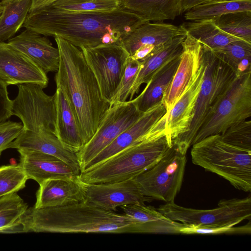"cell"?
Instances as JSON below:
<instances>
[{
	"label": "cell",
	"instance_id": "obj_24",
	"mask_svg": "<svg viewBox=\"0 0 251 251\" xmlns=\"http://www.w3.org/2000/svg\"><path fill=\"white\" fill-rule=\"evenodd\" d=\"M186 35H179L159 46L141 61V67L129 93V100L138 93L141 86L147 84L152 75L165 64L180 55L182 42Z\"/></svg>",
	"mask_w": 251,
	"mask_h": 251
},
{
	"label": "cell",
	"instance_id": "obj_21",
	"mask_svg": "<svg viewBox=\"0 0 251 251\" xmlns=\"http://www.w3.org/2000/svg\"><path fill=\"white\" fill-rule=\"evenodd\" d=\"M35 208L61 206L85 201L82 182L78 178H56L39 184Z\"/></svg>",
	"mask_w": 251,
	"mask_h": 251
},
{
	"label": "cell",
	"instance_id": "obj_44",
	"mask_svg": "<svg viewBox=\"0 0 251 251\" xmlns=\"http://www.w3.org/2000/svg\"><path fill=\"white\" fill-rule=\"evenodd\" d=\"M2 9H3V6H2V5L1 4V3L0 2V14L1 13V12L2 11Z\"/></svg>",
	"mask_w": 251,
	"mask_h": 251
},
{
	"label": "cell",
	"instance_id": "obj_43",
	"mask_svg": "<svg viewBox=\"0 0 251 251\" xmlns=\"http://www.w3.org/2000/svg\"><path fill=\"white\" fill-rule=\"evenodd\" d=\"M58 0H32L30 10L49 5Z\"/></svg>",
	"mask_w": 251,
	"mask_h": 251
},
{
	"label": "cell",
	"instance_id": "obj_8",
	"mask_svg": "<svg viewBox=\"0 0 251 251\" xmlns=\"http://www.w3.org/2000/svg\"><path fill=\"white\" fill-rule=\"evenodd\" d=\"M157 209L170 219L185 225L235 226L244 220H251V198L222 200L218 207L211 209L186 208L176 204L174 201L160 205Z\"/></svg>",
	"mask_w": 251,
	"mask_h": 251
},
{
	"label": "cell",
	"instance_id": "obj_1",
	"mask_svg": "<svg viewBox=\"0 0 251 251\" xmlns=\"http://www.w3.org/2000/svg\"><path fill=\"white\" fill-rule=\"evenodd\" d=\"M148 21L118 8L111 11L70 12L50 5L30 10L23 26L45 36H58L79 48L118 42Z\"/></svg>",
	"mask_w": 251,
	"mask_h": 251
},
{
	"label": "cell",
	"instance_id": "obj_32",
	"mask_svg": "<svg viewBox=\"0 0 251 251\" xmlns=\"http://www.w3.org/2000/svg\"><path fill=\"white\" fill-rule=\"evenodd\" d=\"M213 21L225 32L251 43V11L226 13Z\"/></svg>",
	"mask_w": 251,
	"mask_h": 251
},
{
	"label": "cell",
	"instance_id": "obj_36",
	"mask_svg": "<svg viewBox=\"0 0 251 251\" xmlns=\"http://www.w3.org/2000/svg\"><path fill=\"white\" fill-rule=\"evenodd\" d=\"M222 139L232 146L251 151V121L247 120L234 124L221 134Z\"/></svg>",
	"mask_w": 251,
	"mask_h": 251
},
{
	"label": "cell",
	"instance_id": "obj_19",
	"mask_svg": "<svg viewBox=\"0 0 251 251\" xmlns=\"http://www.w3.org/2000/svg\"><path fill=\"white\" fill-rule=\"evenodd\" d=\"M42 35L25 29L7 43L28 57L45 73L56 72L59 66V50L52 46L46 36Z\"/></svg>",
	"mask_w": 251,
	"mask_h": 251
},
{
	"label": "cell",
	"instance_id": "obj_34",
	"mask_svg": "<svg viewBox=\"0 0 251 251\" xmlns=\"http://www.w3.org/2000/svg\"><path fill=\"white\" fill-rule=\"evenodd\" d=\"M211 51L236 72L239 63L242 60L251 57V43L238 40Z\"/></svg>",
	"mask_w": 251,
	"mask_h": 251
},
{
	"label": "cell",
	"instance_id": "obj_40",
	"mask_svg": "<svg viewBox=\"0 0 251 251\" xmlns=\"http://www.w3.org/2000/svg\"><path fill=\"white\" fill-rule=\"evenodd\" d=\"M11 104L7 85L0 80V123L8 120L12 116Z\"/></svg>",
	"mask_w": 251,
	"mask_h": 251
},
{
	"label": "cell",
	"instance_id": "obj_35",
	"mask_svg": "<svg viewBox=\"0 0 251 251\" xmlns=\"http://www.w3.org/2000/svg\"><path fill=\"white\" fill-rule=\"evenodd\" d=\"M27 179L20 164L0 167V197L24 188Z\"/></svg>",
	"mask_w": 251,
	"mask_h": 251
},
{
	"label": "cell",
	"instance_id": "obj_12",
	"mask_svg": "<svg viewBox=\"0 0 251 251\" xmlns=\"http://www.w3.org/2000/svg\"><path fill=\"white\" fill-rule=\"evenodd\" d=\"M143 113L138 111L132 100L111 105L93 137L78 152L80 172Z\"/></svg>",
	"mask_w": 251,
	"mask_h": 251
},
{
	"label": "cell",
	"instance_id": "obj_33",
	"mask_svg": "<svg viewBox=\"0 0 251 251\" xmlns=\"http://www.w3.org/2000/svg\"><path fill=\"white\" fill-rule=\"evenodd\" d=\"M70 12L111 11L120 7L119 0H58L49 5Z\"/></svg>",
	"mask_w": 251,
	"mask_h": 251
},
{
	"label": "cell",
	"instance_id": "obj_17",
	"mask_svg": "<svg viewBox=\"0 0 251 251\" xmlns=\"http://www.w3.org/2000/svg\"><path fill=\"white\" fill-rule=\"evenodd\" d=\"M9 148L40 151L61 159L75 170L81 172L78 152L66 148L56 135L46 129L37 131L23 130L11 143Z\"/></svg>",
	"mask_w": 251,
	"mask_h": 251
},
{
	"label": "cell",
	"instance_id": "obj_6",
	"mask_svg": "<svg viewBox=\"0 0 251 251\" xmlns=\"http://www.w3.org/2000/svg\"><path fill=\"white\" fill-rule=\"evenodd\" d=\"M203 51L204 75L189 130L174 141L186 154L211 108L237 75L235 71L212 51Z\"/></svg>",
	"mask_w": 251,
	"mask_h": 251
},
{
	"label": "cell",
	"instance_id": "obj_41",
	"mask_svg": "<svg viewBox=\"0 0 251 251\" xmlns=\"http://www.w3.org/2000/svg\"><path fill=\"white\" fill-rule=\"evenodd\" d=\"M152 45H144L139 48L132 55L131 57L136 60L141 61L149 55L154 49Z\"/></svg>",
	"mask_w": 251,
	"mask_h": 251
},
{
	"label": "cell",
	"instance_id": "obj_3",
	"mask_svg": "<svg viewBox=\"0 0 251 251\" xmlns=\"http://www.w3.org/2000/svg\"><path fill=\"white\" fill-rule=\"evenodd\" d=\"M135 224L125 214L98 208L85 201L61 206L27 208L22 231L51 233H128Z\"/></svg>",
	"mask_w": 251,
	"mask_h": 251
},
{
	"label": "cell",
	"instance_id": "obj_39",
	"mask_svg": "<svg viewBox=\"0 0 251 251\" xmlns=\"http://www.w3.org/2000/svg\"><path fill=\"white\" fill-rule=\"evenodd\" d=\"M23 129L21 123L6 120L0 123V156L19 135Z\"/></svg>",
	"mask_w": 251,
	"mask_h": 251
},
{
	"label": "cell",
	"instance_id": "obj_22",
	"mask_svg": "<svg viewBox=\"0 0 251 251\" xmlns=\"http://www.w3.org/2000/svg\"><path fill=\"white\" fill-rule=\"evenodd\" d=\"M120 207L135 224L129 228L128 233L180 234V228L185 225L170 219L156 208L145 203L128 204Z\"/></svg>",
	"mask_w": 251,
	"mask_h": 251
},
{
	"label": "cell",
	"instance_id": "obj_15",
	"mask_svg": "<svg viewBox=\"0 0 251 251\" xmlns=\"http://www.w3.org/2000/svg\"><path fill=\"white\" fill-rule=\"evenodd\" d=\"M0 80L7 86L35 83L48 86L47 74L22 52L8 43L0 42Z\"/></svg>",
	"mask_w": 251,
	"mask_h": 251
},
{
	"label": "cell",
	"instance_id": "obj_38",
	"mask_svg": "<svg viewBox=\"0 0 251 251\" xmlns=\"http://www.w3.org/2000/svg\"><path fill=\"white\" fill-rule=\"evenodd\" d=\"M232 225L219 226H201L185 225L180 229V234H251V221L244 226L235 227Z\"/></svg>",
	"mask_w": 251,
	"mask_h": 251
},
{
	"label": "cell",
	"instance_id": "obj_28",
	"mask_svg": "<svg viewBox=\"0 0 251 251\" xmlns=\"http://www.w3.org/2000/svg\"><path fill=\"white\" fill-rule=\"evenodd\" d=\"M180 26L187 33L197 39L205 50H212L233 41L242 40L221 30L213 20L184 22Z\"/></svg>",
	"mask_w": 251,
	"mask_h": 251
},
{
	"label": "cell",
	"instance_id": "obj_4",
	"mask_svg": "<svg viewBox=\"0 0 251 251\" xmlns=\"http://www.w3.org/2000/svg\"><path fill=\"white\" fill-rule=\"evenodd\" d=\"M174 142L152 127L146 136L101 163L80 172L78 179L88 184L113 182L135 178L155 165Z\"/></svg>",
	"mask_w": 251,
	"mask_h": 251
},
{
	"label": "cell",
	"instance_id": "obj_37",
	"mask_svg": "<svg viewBox=\"0 0 251 251\" xmlns=\"http://www.w3.org/2000/svg\"><path fill=\"white\" fill-rule=\"evenodd\" d=\"M141 67V61L129 56L125 72L117 90L110 101V105L127 101L131 88Z\"/></svg>",
	"mask_w": 251,
	"mask_h": 251
},
{
	"label": "cell",
	"instance_id": "obj_5",
	"mask_svg": "<svg viewBox=\"0 0 251 251\" xmlns=\"http://www.w3.org/2000/svg\"><path fill=\"white\" fill-rule=\"evenodd\" d=\"M192 162L224 178L236 189L251 190V151L224 141L219 134L208 136L193 144Z\"/></svg>",
	"mask_w": 251,
	"mask_h": 251
},
{
	"label": "cell",
	"instance_id": "obj_29",
	"mask_svg": "<svg viewBox=\"0 0 251 251\" xmlns=\"http://www.w3.org/2000/svg\"><path fill=\"white\" fill-rule=\"evenodd\" d=\"M32 0H2L0 14V42L9 40L23 26Z\"/></svg>",
	"mask_w": 251,
	"mask_h": 251
},
{
	"label": "cell",
	"instance_id": "obj_2",
	"mask_svg": "<svg viewBox=\"0 0 251 251\" xmlns=\"http://www.w3.org/2000/svg\"><path fill=\"white\" fill-rule=\"evenodd\" d=\"M60 55L55 76L56 88L64 94L79 124L85 145L91 140L109 109L98 81L79 48L55 36Z\"/></svg>",
	"mask_w": 251,
	"mask_h": 251
},
{
	"label": "cell",
	"instance_id": "obj_23",
	"mask_svg": "<svg viewBox=\"0 0 251 251\" xmlns=\"http://www.w3.org/2000/svg\"><path fill=\"white\" fill-rule=\"evenodd\" d=\"M180 26L162 22H147L125 35L120 43L131 56L141 46L152 45L157 47L175 37L186 35Z\"/></svg>",
	"mask_w": 251,
	"mask_h": 251
},
{
	"label": "cell",
	"instance_id": "obj_30",
	"mask_svg": "<svg viewBox=\"0 0 251 251\" xmlns=\"http://www.w3.org/2000/svg\"><path fill=\"white\" fill-rule=\"evenodd\" d=\"M238 11H251V0H209L186 11L184 18L190 21L214 20L223 14Z\"/></svg>",
	"mask_w": 251,
	"mask_h": 251
},
{
	"label": "cell",
	"instance_id": "obj_10",
	"mask_svg": "<svg viewBox=\"0 0 251 251\" xmlns=\"http://www.w3.org/2000/svg\"><path fill=\"white\" fill-rule=\"evenodd\" d=\"M17 85L18 93L12 100V115H15L21 120L23 129L37 131L44 129L55 134L54 96L47 95L37 84Z\"/></svg>",
	"mask_w": 251,
	"mask_h": 251
},
{
	"label": "cell",
	"instance_id": "obj_7",
	"mask_svg": "<svg viewBox=\"0 0 251 251\" xmlns=\"http://www.w3.org/2000/svg\"><path fill=\"white\" fill-rule=\"evenodd\" d=\"M251 116V71L237 75L208 113L192 145Z\"/></svg>",
	"mask_w": 251,
	"mask_h": 251
},
{
	"label": "cell",
	"instance_id": "obj_27",
	"mask_svg": "<svg viewBox=\"0 0 251 251\" xmlns=\"http://www.w3.org/2000/svg\"><path fill=\"white\" fill-rule=\"evenodd\" d=\"M182 0H119L120 8L148 22H162L181 15Z\"/></svg>",
	"mask_w": 251,
	"mask_h": 251
},
{
	"label": "cell",
	"instance_id": "obj_25",
	"mask_svg": "<svg viewBox=\"0 0 251 251\" xmlns=\"http://www.w3.org/2000/svg\"><path fill=\"white\" fill-rule=\"evenodd\" d=\"M54 96L55 134L66 148L78 152L85 144L77 119L62 91L56 88Z\"/></svg>",
	"mask_w": 251,
	"mask_h": 251
},
{
	"label": "cell",
	"instance_id": "obj_26",
	"mask_svg": "<svg viewBox=\"0 0 251 251\" xmlns=\"http://www.w3.org/2000/svg\"><path fill=\"white\" fill-rule=\"evenodd\" d=\"M180 56L162 66L152 75L142 92L132 99L138 111L144 113L162 101L178 66Z\"/></svg>",
	"mask_w": 251,
	"mask_h": 251
},
{
	"label": "cell",
	"instance_id": "obj_20",
	"mask_svg": "<svg viewBox=\"0 0 251 251\" xmlns=\"http://www.w3.org/2000/svg\"><path fill=\"white\" fill-rule=\"evenodd\" d=\"M204 75L203 63L195 79L187 87L171 110L166 114V136L172 142L189 128Z\"/></svg>",
	"mask_w": 251,
	"mask_h": 251
},
{
	"label": "cell",
	"instance_id": "obj_18",
	"mask_svg": "<svg viewBox=\"0 0 251 251\" xmlns=\"http://www.w3.org/2000/svg\"><path fill=\"white\" fill-rule=\"evenodd\" d=\"M20 163L28 179L40 184L45 180L56 178H78L80 172L54 156L40 151L18 150Z\"/></svg>",
	"mask_w": 251,
	"mask_h": 251
},
{
	"label": "cell",
	"instance_id": "obj_13",
	"mask_svg": "<svg viewBox=\"0 0 251 251\" xmlns=\"http://www.w3.org/2000/svg\"><path fill=\"white\" fill-rule=\"evenodd\" d=\"M82 183L85 201L106 210L115 211L123 205L144 204L153 200L143 193L135 178L113 182Z\"/></svg>",
	"mask_w": 251,
	"mask_h": 251
},
{
	"label": "cell",
	"instance_id": "obj_16",
	"mask_svg": "<svg viewBox=\"0 0 251 251\" xmlns=\"http://www.w3.org/2000/svg\"><path fill=\"white\" fill-rule=\"evenodd\" d=\"M166 112L162 101L144 112L134 124L87 163L82 171L101 163L144 138Z\"/></svg>",
	"mask_w": 251,
	"mask_h": 251
},
{
	"label": "cell",
	"instance_id": "obj_11",
	"mask_svg": "<svg viewBox=\"0 0 251 251\" xmlns=\"http://www.w3.org/2000/svg\"><path fill=\"white\" fill-rule=\"evenodd\" d=\"M80 49L98 81L103 98L110 103L122 79L129 54L120 41Z\"/></svg>",
	"mask_w": 251,
	"mask_h": 251
},
{
	"label": "cell",
	"instance_id": "obj_42",
	"mask_svg": "<svg viewBox=\"0 0 251 251\" xmlns=\"http://www.w3.org/2000/svg\"><path fill=\"white\" fill-rule=\"evenodd\" d=\"M209 0H182V13L185 12L193 6Z\"/></svg>",
	"mask_w": 251,
	"mask_h": 251
},
{
	"label": "cell",
	"instance_id": "obj_9",
	"mask_svg": "<svg viewBox=\"0 0 251 251\" xmlns=\"http://www.w3.org/2000/svg\"><path fill=\"white\" fill-rule=\"evenodd\" d=\"M186 162V154L173 143L155 165L135 178L145 196L166 202L173 201L181 187Z\"/></svg>",
	"mask_w": 251,
	"mask_h": 251
},
{
	"label": "cell",
	"instance_id": "obj_45",
	"mask_svg": "<svg viewBox=\"0 0 251 251\" xmlns=\"http://www.w3.org/2000/svg\"><path fill=\"white\" fill-rule=\"evenodd\" d=\"M220 0V1H230V0Z\"/></svg>",
	"mask_w": 251,
	"mask_h": 251
},
{
	"label": "cell",
	"instance_id": "obj_14",
	"mask_svg": "<svg viewBox=\"0 0 251 251\" xmlns=\"http://www.w3.org/2000/svg\"><path fill=\"white\" fill-rule=\"evenodd\" d=\"M203 63V51L201 44L187 33L182 42L178 66L162 100L166 114L194 80Z\"/></svg>",
	"mask_w": 251,
	"mask_h": 251
},
{
	"label": "cell",
	"instance_id": "obj_31",
	"mask_svg": "<svg viewBox=\"0 0 251 251\" xmlns=\"http://www.w3.org/2000/svg\"><path fill=\"white\" fill-rule=\"evenodd\" d=\"M27 204L17 192L0 197V232L13 231L21 226Z\"/></svg>",
	"mask_w": 251,
	"mask_h": 251
}]
</instances>
